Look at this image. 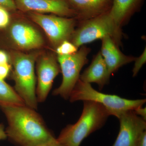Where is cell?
<instances>
[{
	"label": "cell",
	"instance_id": "9",
	"mask_svg": "<svg viewBox=\"0 0 146 146\" xmlns=\"http://www.w3.org/2000/svg\"><path fill=\"white\" fill-rule=\"evenodd\" d=\"M37 86L36 94L37 101L46 99L52 87L54 80L60 72L57 58L53 55H42L37 60Z\"/></svg>",
	"mask_w": 146,
	"mask_h": 146
},
{
	"label": "cell",
	"instance_id": "5",
	"mask_svg": "<svg viewBox=\"0 0 146 146\" xmlns=\"http://www.w3.org/2000/svg\"><path fill=\"white\" fill-rule=\"evenodd\" d=\"M78 23L70 41L78 48L107 36L119 46L121 45V28L117 25L109 12Z\"/></svg>",
	"mask_w": 146,
	"mask_h": 146
},
{
	"label": "cell",
	"instance_id": "15",
	"mask_svg": "<svg viewBox=\"0 0 146 146\" xmlns=\"http://www.w3.org/2000/svg\"><path fill=\"white\" fill-rule=\"evenodd\" d=\"M144 0H112L109 13L117 25L122 27L141 8Z\"/></svg>",
	"mask_w": 146,
	"mask_h": 146
},
{
	"label": "cell",
	"instance_id": "19",
	"mask_svg": "<svg viewBox=\"0 0 146 146\" xmlns=\"http://www.w3.org/2000/svg\"><path fill=\"white\" fill-rule=\"evenodd\" d=\"M146 49L145 48L144 51L140 56L138 58H136L134 60V67H133L132 72H133V77L136 76L138 74V72L141 70L143 65L146 63Z\"/></svg>",
	"mask_w": 146,
	"mask_h": 146
},
{
	"label": "cell",
	"instance_id": "7",
	"mask_svg": "<svg viewBox=\"0 0 146 146\" xmlns=\"http://www.w3.org/2000/svg\"><path fill=\"white\" fill-rule=\"evenodd\" d=\"M29 17L44 30L56 48L65 40L70 41L78 21L75 18L28 12Z\"/></svg>",
	"mask_w": 146,
	"mask_h": 146
},
{
	"label": "cell",
	"instance_id": "1",
	"mask_svg": "<svg viewBox=\"0 0 146 146\" xmlns=\"http://www.w3.org/2000/svg\"><path fill=\"white\" fill-rule=\"evenodd\" d=\"M8 122L7 137L19 146H37L55 138L42 117L26 105L0 104Z\"/></svg>",
	"mask_w": 146,
	"mask_h": 146
},
{
	"label": "cell",
	"instance_id": "10",
	"mask_svg": "<svg viewBox=\"0 0 146 146\" xmlns=\"http://www.w3.org/2000/svg\"><path fill=\"white\" fill-rule=\"evenodd\" d=\"M7 27V37L19 49H35L39 48L44 45L42 35L29 24L17 21L9 25Z\"/></svg>",
	"mask_w": 146,
	"mask_h": 146
},
{
	"label": "cell",
	"instance_id": "21",
	"mask_svg": "<svg viewBox=\"0 0 146 146\" xmlns=\"http://www.w3.org/2000/svg\"><path fill=\"white\" fill-rule=\"evenodd\" d=\"M0 5L2 6L9 12H13L17 9L13 0H0Z\"/></svg>",
	"mask_w": 146,
	"mask_h": 146
},
{
	"label": "cell",
	"instance_id": "6",
	"mask_svg": "<svg viewBox=\"0 0 146 146\" xmlns=\"http://www.w3.org/2000/svg\"><path fill=\"white\" fill-rule=\"evenodd\" d=\"M90 49L82 46L75 53L70 55H57L58 62L63 76L60 86L53 92L54 96H59L69 99L71 92L79 79L82 68L88 63V55Z\"/></svg>",
	"mask_w": 146,
	"mask_h": 146
},
{
	"label": "cell",
	"instance_id": "22",
	"mask_svg": "<svg viewBox=\"0 0 146 146\" xmlns=\"http://www.w3.org/2000/svg\"><path fill=\"white\" fill-rule=\"evenodd\" d=\"M10 61L9 55L6 52L0 50V64L9 63Z\"/></svg>",
	"mask_w": 146,
	"mask_h": 146
},
{
	"label": "cell",
	"instance_id": "25",
	"mask_svg": "<svg viewBox=\"0 0 146 146\" xmlns=\"http://www.w3.org/2000/svg\"><path fill=\"white\" fill-rule=\"evenodd\" d=\"M137 146H146V131H144L140 136Z\"/></svg>",
	"mask_w": 146,
	"mask_h": 146
},
{
	"label": "cell",
	"instance_id": "2",
	"mask_svg": "<svg viewBox=\"0 0 146 146\" xmlns=\"http://www.w3.org/2000/svg\"><path fill=\"white\" fill-rule=\"evenodd\" d=\"M81 116L74 124L68 125L57 138L64 146H80L91 133L101 128L110 115L102 104L91 101H83Z\"/></svg>",
	"mask_w": 146,
	"mask_h": 146
},
{
	"label": "cell",
	"instance_id": "12",
	"mask_svg": "<svg viewBox=\"0 0 146 146\" xmlns=\"http://www.w3.org/2000/svg\"><path fill=\"white\" fill-rule=\"evenodd\" d=\"M76 14L78 22L110 12L112 0H66Z\"/></svg>",
	"mask_w": 146,
	"mask_h": 146
},
{
	"label": "cell",
	"instance_id": "16",
	"mask_svg": "<svg viewBox=\"0 0 146 146\" xmlns=\"http://www.w3.org/2000/svg\"><path fill=\"white\" fill-rule=\"evenodd\" d=\"M0 104L25 105L23 100L13 89L3 80L0 79Z\"/></svg>",
	"mask_w": 146,
	"mask_h": 146
},
{
	"label": "cell",
	"instance_id": "4",
	"mask_svg": "<svg viewBox=\"0 0 146 146\" xmlns=\"http://www.w3.org/2000/svg\"><path fill=\"white\" fill-rule=\"evenodd\" d=\"M70 102L91 101L102 104L108 111L110 115L118 118L124 112L142 107L146 99L131 100L123 98L115 95L104 94L95 90L91 84L79 79L71 92Z\"/></svg>",
	"mask_w": 146,
	"mask_h": 146
},
{
	"label": "cell",
	"instance_id": "11",
	"mask_svg": "<svg viewBox=\"0 0 146 146\" xmlns=\"http://www.w3.org/2000/svg\"><path fill=\"white\" fill-rule=\"evenodd\" d=\"M17 9L23 12L42 13L76 18V14L66 0H13Z\"/></svg>",
	"mask_w": 146,
	"mask_h": 146
},
{
	"label": "cell",
	"instance_id": "26",
	"mask_svg": "<svg viewBox=\"0 0 146 146\" xmlns=\"http://www.w3.org/2000/svg\"><path fill=\"white\" fill-rule=\"evenodd\" d=\"M7 138L5 131L4 130V127L3 124H0V141L5 140Z\"/></svg>",
	"mask_w": 146,
	"mask_h": 146
},
{
	"label": "cell",
	"instance_id": "8",
	"mask_svg": "<svg viewBox=\"0 0 146 146\" xmlns=\"http://www.w3.org/2000/svg\"><path fill=\"white\" fill-rule=\"evenodd\" d=\"M118 119L119 131L112 146H137L140 136L146 131V120L136 115L133 110L124 112Z\"/></svg>",
	"mask_w": 146,
	"mask_h": 146
},
{
	"label": "cell",
	"instance_id": "23",
	"mask_svg": "<svg viewBox=\"0 0 146 146\" xmlns=\"http://www.w3.org/2000/svg\"><path fill=\"white\" fill-rule=\"evenodd\" d=\"M37 146H64L60 143L58 141L57 138H54L52 140L46 142Z\"/></svg>",
	"mask_w": 146,
	"mask_h": 146
},
{
	"label": "cell",
	"instance_id": "24",
	"mask_svg": "<svg viewBox=\"0 0 146 146\" xmlns=\"http://www.w3.org/2000/svg\"><path fill=\"white\" fill-rule=\"evenodd\" d=\"M134 112L136 115L141 117L144 120H146V108H143V106L138 108L134 110Z\"/></svg>",
	"mask_w": 146,
	"mask_h": 146
},
{
	"label": "cell",
	"instance_id": "14",
	"mask_svg": "<svg viewBox=\"0 0 146 146\" xmlns=\"http://www.w3.org/2000/svg\"><path fill=\"white\" fill-rule=\"evenodd\" d=\"M110 75L100 51L94 58L90 65L80 75L79 79L86 83H96L101 90L109 82Z\"/></svg>",
	"mask_w": 146,
	"mask_h": 146
},
{
	"label": "cell",
	"instance_id": "20",
	"mask_svg": "<svg viewBox=\"0 0 146 146\" xmlns=\"http://www.w3.org/2000/svg\"><path fill=\"white\" fill-rule=\"evenodd\" d=\"M11 64L9 63L0 64V79L3 80L6 78L10 72Z\"/></svg>",
	"mask_w": 146,
	"mask_h": 146
},
{
	"label": "cell",
	"instance_id": "18",
	"mask_svg": "<svg viewBox=\"0 0 146 146\" xmlns=\"http://www.w3.org/2000/svg\"><path fill=\"white\" fill-rule=\"evenodd\" d=\"M11 16L9 11L0 5V30L6 29L10 25Z\"/></svg>",
	"mask_w": 146,
	"mask_h": 146
},
{
	"label": "cell",
	"instance_id": "13",
	"mask_svg": "<svg viewBox=\"0 0 146 146\" xmlns=\"http://www.w3.org/2000/svg\"><path fill=\"white\" fill-rule=\"evenodd\" d=\"M101 40V49L100 51L110 75L121 67L133 62L136 59L133 56L123 54L119 46L110 36H106Z\"/></svg>",
	"mask_w": 146,
	"mask_h": 146
},
{
	"label": "cell",
	"instance_id": "17",
	"mask_svg": "<svg viewBox=\"0 0 146 146\" xmlns=\"http://www.w3.org/2000/svg\"><path fill=\"white\" fill-rule=\"evenodd\" d=\"M78 48L69 40L63 41L56 48L58 55H70L75 53Z\"/></svg>",
	"mask_w": 146,
	"mask_h": 146
},
{
	"label": "cell",
	"instance_id": "3",
	"mask_svg": "<svg viewBox=\"0 0 146 146\" xmlns=\"http://www.w3.org/2000/svg\"><path fill=\"white\" fill-rule=\"evenodd\" d=\"M38 55L19 52H12L9 55L13 68L11 78L15 82V91L26 106L34 110L37 109L38 102L34 70L35 63Z\"/></svg>",
	"mask_w": 146,
	"mask_h": 146
}]
</instances>
